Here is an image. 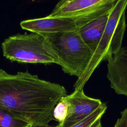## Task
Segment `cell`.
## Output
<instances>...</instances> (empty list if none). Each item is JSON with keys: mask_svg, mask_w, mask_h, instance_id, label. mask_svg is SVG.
Returning <instances> with one entry per match:
<instances>
[{"mask_svg": "<svg viewBox=\"0 0 127 127\" xmlns=\"http://www.w3.org/2000/svg\"><path fill=\"white\" fill-rule=\"evenodd\" d=\"M65 88L28 71L9 74L0 69V108L30 125H49L55 120L57 104L67 95Z\"/></svg>", "mask_w": 127, "mask_h": 127, "instance_id": "6da1fadb", "label": "cell"}, {"mask_svg": "<svg viewBox=\"0 0 127 127\" xmlns=\"http://www.w3.org/2000/svg\"><path fill=\"white\" fill-rule=\"evenodd\" d=\"M127 0H117L86 70L73 85L74 90L83 88L101 63L107 61L108 58L117 53L123 47L122 43L127 26Z\"/></svg>", "mask_w": 127, "mask_h": 127, "instance_id": "7a4b0ae2", "label": "cell"}, {"mask_svg": "<svg viewBox=\"0 0 127 127\" xmlns=\"http://www.w3.org/2000/svg\"><path fill=\"white\" fill-rule=\"evenodd\" d=\"M56 55L63 71L80 78L86 70L93 53L77 29L63 33L40 34Z\"/></svg>", "mask_w": 127, "mask_h": 127, "instance_id": "3957f363", "label": "cell"}, {"mask_svg": "<svg viewBox=\"0 0 127 127\" xmlns=\"http://www.w3.org/2000/svg\"><path fill=\"white\" fill-rule=\"evenodd\" d=\"M3 56L12 62L59 64V61L43 36L31 32L10 36L1 43Z\"/></svg>", "mask_w": 127, "mask_h": 127, "instance_id": "277c9868", "label": "cell"}, {"mask_svg": "<svg viewBox=\"0 0 127 127\" xmlns=\"http://www.w3.org/2000/svg\"><path fill=\"white\" fill-rule=\"evenodd\" d=\"M117 0H63L55 6L49 17L74 19L77 28L102 15L114 7Z\"/></svg>", "mask_w": 127, "mask_h": 127, "instance_id": "5b68a950", "label": "cell"}, {"mask_svg": "<svg viewBox=\"0 0 127 127\" xmlns=\"http://www.w3.org/2000/svg\"><path fill=\"white\" fill-rule=\"evenodd\" d=\"M65 98L68 103V113L61 127H70L89 116L104 103L100 99L86 95L83 88L74 90Z\"/></svg>", "mask_w": 127, "mask_h": 127, "instance_id": "8992f818", "label": "cell"}, {"mask_svg": "<svg viewBox=\"0 0 127 127\" xmlns=\"http://www.w3.org/2000/svg\"><path fill=\"white\" fill-rule=\"evenodd\" d=\"M20 26L22 29L39 34L63 33L77 29L76 21L73 19L48 16L23 20Z\"/></svg>", "mask_w": 127, "mask_h": 127, "instance_id": "52a82bcc", "label": "cell"}, {"mask_svg": "<svg viewBox=\"0 0 127 127\" xmlns=\"http://www.w3.org/2000/svg\"><path fill=\"white\" fill-rule=\"evenodd\" d=\"M107 78L119 95L127 96V47H122L107 60Z\"/></svg>", "mask_w": 127, "mask_h": 127, "instance_id": "ba28073f", "label": "cell"}, {"mask_svg": "<svg viewBox=\"0 0 127 127\" xmlns=\"http://www.w3.org/2000/svg\"><path fill=\"white\" fill-rule=\"evenodd\" d=\"M113 9L77 28L81 37L93 54L104 32Z\"/></svg>", "mask_w": 127, "mask_h": 127, "instance_id": "9c48e42d", "label": "cell"}, {"mask_svg": "<svg viewBox=\"0 0 127 127\" xmlns=\"http://www.w3.org/2000/svg\"><path fill=\"white\" fill-rule=\"evenodd\" d=\"M30 124L0 108V127H29Z\"/></svg>", "mask_w": 127, "mask_h": 127, "instance_id": "30bf717a", "label": "cell"}, {"mask_svg": "<svg viewBox=\"0 0 127 127\" xmlns=\"http://www.w3.org/2000/svg\"><path fill=\"white\" fill-rule=\"evenodd\" d=\"M107 108V105L103 103L101 107L98 108L89 116L70 127H90L98 120L101 119Z\"/></svg>", "mask_w": 127, "mask_h": 127, "instance_id": "8fae6325", "label": "cell"}, {"mask_svg": "<svg viewBox=\"0 0 127 127\" xmlns=\"http://www.w3.org/2000/svg\"><path fill=\"white\" fill-rule=\"evenodd\" d=\"M68 113V103L65 96L62 97L56 105L53 111L55 121L62 125L65 120Z\"/></svg>", "mask_w": 127, "mask_h": 127, "instance_id": "7c38bea8", "label": "cell"}, {"mask_svg": "<svg viewBox=\"0 0 127 127\" xmlns=\"http://www.w3.org/2000/svg\"><path fill=\"white\" fill-rule=\"evenodd\" d=\"M114 127H127V108L121 112V117L117 120Z\"/></svg>", "mask_w": 127, "mask_h": 127, "instance_id": "4fadbf2b", "label": "cell"}, {"mask_svg": "<svg viewBox=\"0 0 127 127\" xmlns=\"http://www.w3.org/2000/svg\"><path fill=\"white\" fill-rule=\"evenodd\" d=\"M29 127H61V125L58 124L56 126H53L49 125H40V124H32L30 125Z\"/></svg>", "mask_w": 127, "mask_h": 127, "instance_id": "5bb4252c", "label": "cell"}, {"mask_svg": "<svg viewBox=\"0 0 127 127\" xmlns=\"http://www.w3.org/2000/svg\"><path fill=\"white\" fill-rule=\"evenodd\" d=\"M90 127H102L101 122V119L98 120L95 123H94Z\"/></svg>", "mask_w": 127, "mask_h": 127, "instance_id": "9a60e30c", "label": "cell"}]
</instances>
